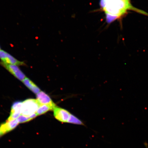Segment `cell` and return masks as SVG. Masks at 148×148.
<instances>
[{
	"mask_svg": "<svg viewBox=\"0 0 148 148\" xmlns=\"http://www.w3.org/2000/svg\"><path fill=\"white\" fill-rule=\"evenodd\" d=\"M0 59L3 63L16 65L17 66L25 65V63L20 62L7 52L0 50Z\"/></svg>",
	"mask_w": 148,
	"mask_h": 148,
	"instance_id": "3",
	"label": "cell"
},
{
	"mask_svg": "<svg viewBox=\"0 0 148 148\" xmlns=\"http://www.w3.org/2000/svg\"><path fill=\"white\" fill-rule=\"evenodd\" d=\"M37 100L40 105H47L55 108L56 107L55 103L53 102L50 97L47 94L40 91L36 94Z\"/></svg>",
	"mask_w": 148,
	"mask_h": 148,
	"instance_id": "6",
	"label": "cell"
},
{
	"mask_svg": "<svg viewBox=\"0 0 148 148\" xmlns=\"http://www.w3.org/2000/svg\"><path fill=\"white\" fill-rule=\"evenodd\" d=\"M37 116H38L37 115V114H36V113H35L34 114H33L30 116H29V118H30L31 120L34 119L35 118H36Z\"/></svg>",
	"mask_w": 148,
	"mask_h": 148,
	"instance_id": "13",
	"label": "cell"
},
{
	"mask_svg": "<svg viewBox=\"0 0 148 148\" xmlns=\"http://www.w3.org/2000/svg\"><path fill=\"white\" fill-rule=\"evenodd\" d=\"M67 123L75 124L76 125H83V122L81 120L71 114H70Z\"/></svg>",
	"mask_w": 148,
	"mask_h": 148,
	"instance_id": "11",
	"label": "cell"
},
{
	"mask_svg": "<svg viewBox=\"0 0 148 148\" xmlns=\"http://www.w3.org/2000/svg\"><path fill=\"white\" fill-rule=\"evenodd\" d=\"M16 120L19 123H26L31 120L29 116H24L23 114H21L18 116Z\"/></svg>",
	"mask_w": 148,
	"mask_h": 148,
	"instance_id": "12",
	"label": "cell"
},
{
	"mask_svg": "<svg viewBox=\"0 0 148 148\" xmlns=\"http://www.w3.org/2000/svg\"><path fill=\"white\" fill-rule=\"evenodd\" d=\"M55 108L47 105H40L37 110L36 114L38 116L42 115L47 112L48 111L52 110Z\"/></svg>",
	"mask_w": 148,
	"mask_h": 148,
	"instance_id": "10",
	"label": "cell"
},
{
	"mask_svg": "<svg viewBox=\"0 0 148 148\" xmlns=\"http://www.w3.org/2000/svg\"><path fill=\"white\" fill-rule=\"evenodd\" d=\"M53 110V114L56 119L62 123H68L71 114L69 112L64 109L57 107Z\"/></svg>",
	"mask_w": 148,
	"mask_h": 148,
	"instance_id": "5",
	"label": "cell"
},
{
	"mask_svg": "<svg viewBox=\"0 0 148 148\" xmlns=\"http://www.w3.org/2000/svg\"><path fill=\"white\" fill-rule=\"evenodd\" d=\"M1 63L5 69L8 70L15 77L20 81H23L24 79L26 77L25 74L20 70L17 65L4 64L3 62H2Z\"/></svg>",
	"mask_w": 148,
	"mask_h": 148,
	"instance_id": "4",
	"label": "cell"
},
{
	"mask_svg": "<svg viewBox=\"0 0 148 148\" xmlns=\"http://www.w3.org/2000/svg\"><path fill=\"white\" fill-rule=\"evenodd\" d=\"M100 4L102 10L106 14L107 20L110 22L121 18L129 10L147 15L144 11L133 6L130 0H101Z\"/></svg>",
	"mask_w": 148,
	"mask_h": 148,
	"instance_id": "1",
	"label": "cell"
},
{
	"mask_svg": "<svg viewBox=\"0 0 148 148\" xmlns=\"http://www.w3.org/2000/svg\"><path fill=\"white\" fill-rule=\"evenodd\" d=\"M40 104L36 99H29L23 102L21 114L29 116L36 112Z\"/></svg>",
	"mask_w": 148,
	"mask_h": 148,
	"instance_id": "2",
	"label": "cell"
},
{
	"mask_svg": "<svg viewBox=\"0 0 148 148\" xmlns=\"http://www.w3.org/2000/svg\"><path fill=\"white\" fill-rule=\"evenodd\" d=\"M23 102L21 101H16L13 104L11 108L10 116L8 120H14L21 114V111Z\"/></svg>",
	"mask_w": 148,
	"mask_h": 148,
	"instance_id": "7",
	"label": "cell"
},
{
	"mask_svg": "<svg viewBox=\"0 0 148 148\" xmlns=\"http://www.w3.org/2000/svg\"><path fill=\"white\" fill-rule=\"evenodd\" d=\"M3 135L1 131H0V136H1L2 135Z\"/></svg>",
	"mask_w": 148,
	"mask_h": 148,
	"instance_id": "14",
	"label": "cell"
},
{
	"mask_svg": "<svg viewBox=\"0 0 148 148\" xmlns=\"http://www.w3.org/2000/svg\"><path fill=\"white\" fill-rule=\"evenodd\" d=\"M19 123L16 119L7 120L5 123L0 126V131L3 134L12 130L17 126Z\"/></svg>",
	"mask_w": 148,
	"mask_h": 148,
	"instance_id": "8",
	"label": "cell"
},
{
	"mask_svg": "<svg viewBox=\"0 0 148 148\" xmlns=\"http://www.w3.org/2000/svg\"><path fill=\"white\" fill-rule=\"evenodd\" d=\"M23 82L25 86L34 93L37 94L40 91L39 88L27 77H26Z\"/></svg>",
	"mask_w": 148,
	"mask_h": 148,
	"instance_id": "9",
	"label": "cell"
},
{
	"mask_svg": "<svg viewBox=\"0 0 148 148\" xmlns=\"http://www.w3.org/2000/svg\"><path fill=\"white\" fill-rule=\"evenodd\" d=\"M1 47H0V50H1Z\"/></svg>",
	"mask_w": 148,
	"mask_h": 148,
	"instance_id": "15",
	"label": "cell"
}]
</instances>
